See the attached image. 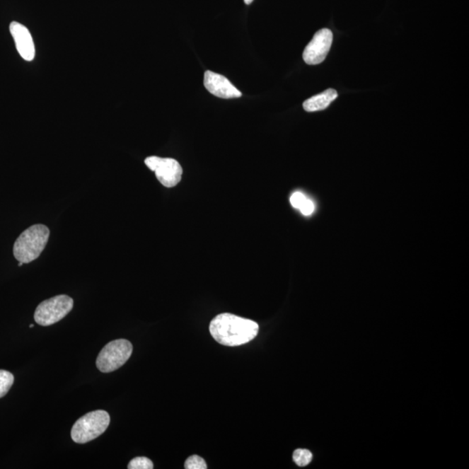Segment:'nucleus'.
<instances>
[{"label": "nucleus", "mask_w": 469, "mask_h": 469, "mask_svg": "<svg viewBox=\"0 0 469 469\" xmlns=\"http://www.w3.org/2000/svg\"><path fill=\"white\" fill-rule=\"evenodd\" d=\"M14 383V376L9 371L0 369V398H4L11 390Z\"/></svg>", "instance_id": "obj_12"}, {"label": "nucleus", "mask_w": 469, "mask_h": 469, "mask_svg": "<svg viewBox=\"0 0 469 469\" xmlns=\"http://www.w3.org/2000/svg\"><path fill=\"white\" fill-rule=\"evenodd\" d=\"M289 201H291L293 207L299 209L301 213L304 216H311L315 212V205L314 202L307 196H305L302 192H296L293 193Z\"/></svg>", "instance_id": "obj_11"}, {"label": "nucleus", "mask_w": 469, "mask_h": 469, "mask_svg": "<svg viewBox=\"0 0 469 469\" xmlns=\"http://www.w3.org/2000/svg\"><path fill=\"white\" fill-rule=\"evenodd\" d=\"M132 350V342L125 339L109 342L98 354L96 361L98 371L110 373L120 369L131 357Z\"/></svg>", "instance_id": "obj_4"}, {"label": "nucleus", "mask_w": 469, "mask_h": 469, "mask_svg": "<svg viewBox=\"0 0 469 469\" xmlns=\"http://www.w3.org/2000/svg\"><path fill=\"white\" fill-rule=\"evenodd\" d=\"M50 231L45 225L35 224L29 227L14 243V257L23 264L36 260L47 246Z\"/></svg>", "instance_id": "obj_2"}, {"label": "nucleus", "mask_w": 469, "mask_h": 469, "mask_svg": "<svg viewBox=\"0 0 469 469\" xmlns=\"http://www.w3.org/2000/svg\"><path fill=\"white\" fill-rule=\"evenodd\" d=\"M110 415L105 410H96L80 417L72 427L71 439L76 444H85L96 439L108 429Z\"/></svg>", "instance_id": "obj_3"}, {"label": "nucleus", "mask_w": 469, "mask_h": 469, "mask_svg": "<svg viewBox=\"0 0 469 469\" xmlns=\"http://www.w3.org/2000/svg\"><path fill=\"white\" fill-rule=\"evenodd\" d=\"M23 265H24V264H23V262H20V264H18V266L21 267Z\"/></svg>", "instance_id": "obj_17"}, {"label": "nucleus", "mask_w": 469, "mask_h": 469, "mask_svg": "<svg viewBox=\"0 0 469 469\" xmlns=\"http://www.w3.org/2000/svg\"><path fill=\"white\" fill-rule=\"evenodd\" d=\"M185 468L186 469H206L208 467L207 464L205 463V461L202 458V457L198 456H192L186 460Z\"/></svg>", "instance_id": "obj_15"}, {"label": "nucleus", "mask_w": 469, "mask_h": 469, "mask_svg": "<svg viewBox=\"0 0 469 469\" xmlns=\"http://www.w3.org/2000/svg\"><path fill=\"white\" fill-rule=\"evenodd\" d=\"M204 83L206 90L220 98H238L242 93L224 76L211 71H205Z\"/></svg>", "instance_id": "obj_8"}, {"label": "nucleus", "mask_w": 469, "mask_h": 469, "mask_svg": "<svg viewBox=\"0 0 469 469\" xmlns=\"http://www.w3.org/2000/svg\"><path fill=\"white\" fill-rule=\"evenodd\" d=\"M74 305V299L66 295L52 297L39 304L34 313V320L40 326H51L66 318Z\"/></svg>", "instance_id": "obj_5"}, {"label": "nucleus", "mask_w": 469, "mask_h": 469, "mask_svg": "<svg viewBox=\"0 0 469 469\" xmlns=\"http://www.w3.org/2000/svg\"><path fill=\"white\" fill-rule=\"evenodd\" d=\"M254 0H245V3L246 5H250L251 3H253Z\"/></svg>", "instance_id": "obj_16"}, {"label": "nucleus", "mask_w": 469, "mask_h": 469, "mask_svg": "<svg viewBox=\"0 0 469 469\" xmlns=\"http://www.w3.org/2000/svg\"><path fill=\"white\" fill-rule=\"evenodd\" d=\"M144 163L154 171L158 180L167 188H173L180 183L183 168L176 159L151 156L144 160Z\"/></svg>", "instance_id": "obj_6"}, {"label": "nucleus", "mask_w": 469, "mask_h": 469, "mask_svg": "<svg viewBox=\"0 0 469 469\" xmlns=\"http://www.w3.org/2000/svg\"><path fill=\"white\" fill-rule=\"evenodd\" d=\"M33 327H34L33 324H30V328H33Z\"/></svg>", "instance_id": "obj_18"}, {"label": "nucleus", "mask_w": 469, "mask_h": 469, "mask_svg": "<svg viewBox=\"0 0 469 469\" xmlns=\"http://www.w3.org/2000/svg\"><path fill=\"white\" fill-rule=\"evenodd\" d=\"M338 97L337 91L334 89H328L323 93L303 102V109L308 112H319L329 108L331 103Z\"/></svg>", "instance_id": "obj_10"}, {"label": "nucleus", "mask_w": 469, "mask_h": 469, "mask_svg": "<svg viewBox=\"0 0 469 469\" xmlns=\"http://www.w3.org/2000/svg\"><path fill=\"white\" fill-rule=\"evenodd\" d=\"M312 453L308 449H296L293 453V460L297 466L305 467L311 463Z\"/></svg>", "instance_id": "obj_13"}, {"label": "nucleus", "mask_w": 469, "mask_h": 469, "mask_svg": "<svg viewBox=\"0 0 469 469\" xmlns=\"http://www.w3.org/2000/svg\"><path fill=\"white\" fill-rule=\"evenodd\" d=\"M10 32L22 59L33 61L35 57V45L29 30L21 23L13 22L10 25Z\"/></svg>", "instance_id": "obj_9"}, {"label": "nucleus", "mask_w": 469, "mask_h": 469, "mask_svg": "<svg viewBox=\"0 0 469 469\" xmlns=\"http://www.w3.org/2000/svg\"><path fill=\"white\" fill-rule=\"evenodd\" d=\"M333 42V34L329 29L319 30L304 49V62L310 66L321 64L329 54Z\"/></svg>", "instance_id": "obj_7"}, {"label": "nucleus", "mask_w": 469, "mask_h": 469, "mask_svg": "<svg viewBox=\"0 0 469 469\" xmlns=\"http://www.w3.org/2000/svg\"><path fill=\"white\" fill-rule=\"evenodd\" d=\"M258 324L253 320L224 313L216 315L209 324V332L220 344L236 347L245 344L257 337Z\"/></svg>", "instance_id": "obj_1"}, {"label": "nucleus", "mask_w": 469, "mask_h": 469, "mask_svg": "<svg viewBox=\"0 0 469 469\" xmlns=\"http://www.w3.org/2000/svg\"><path fill=\"white\" fill-rule=\"evenodd\" d=\"M154 468V463L147 457H136L128 464L129 469H152Z\"/></svg>", "instance_id": "obj_14"}]
</instances>
